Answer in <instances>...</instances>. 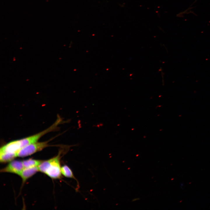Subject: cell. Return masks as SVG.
<instances>
[{
  "label": "cell",
  "instance_id": "cell-8",
  "mask_svg": "<svg viewBox=\"0 0 210 210\" xmlns=\"http://www.w3.org/2000/svg\"><path fill=\"white\" fill-rule=\"evenodd\" d=\"M138 199H138H138H137V198L134 199V200H133V201H136V200H138Z\"/></svg>",
  "mask_w": 210,
  "mask_h": 210
},
{
  "label": "cell",
  "instance_id": "cell-4",
  "mask_svg": "<svg viewBox=\"0 0 210 210\" xmlns=\"http://www.w3.org/2000/svg\"><path fill=\"white\" fill-rule=\"evenodd\" d=\"M24 168L22 161L13 160L1 169L0 172L13 173L19 176Z\"/></svg>",
  "mask_w": 210,
  "mask_h": 210
},
{
  "label": "cell",
  "instance_id": "cell-5",
  "mask_svg": "<svg viewBox=\"0 0 210 210\" xmlns=\"http://www.w3.org/2000/svg\"><path fill=\"white\" fill-rule=\"evenodd\" d=\"M39 172L38 167L24 168L19 175L24 183L29 178Z\"/></svg>",
  "mask_w": 210,
  "mask_h": 210
},
{
  "label": "cell",
  "instance_id": "cell-2",
  "mask_svg": "<svg viewBox=\"0 0 210 210\" xmlns=\"http://www.w3.org/2000/svg\"><path fill=\"white\" fill-rule=\"evenodd\" d=\"M61 120L58 118L50 126L39 133L22 139L12 141L13 146L17 151H19L24 147L37 142L42 136L46 134L55 130L60 123Z\"/></svg>",
  "mask_w": 210,
  "mask_h": 210
},
{
  "label": "cell",
  "instance_id": "cell-6",
  "mask_svg": "<svg viewBox=\"0 0 210 210\" xmlns=\"http://www.w3.org/2000/svg\"><path fill=\"white\" fill-rule=\"evenodd\" d=\"M43 160L29 158L22 161L24 168L38 167Z\"/></svg>",
  "mask_w": 210,
  "mask_h": 210
},
{
  "label": "cell",
  "instance_id": "cell-1",
  "mask_svg": "<svg viewBox=\"0 0 210 210\" xmlns=\"http://www.w3.org/2000/svg\"><path fill=\"white\" fill-rule=\"evenodd\" d=\"M60 150L56 156L43 161L38 166L39 171L52 179H60L62 177L60 160L62 156Z\"/></svg>",
  "mask_w": 210,
  "mask_h": 210
},
{
  "label": "cell",
  "instance_id": "cell-7",
  "mask_svg": "<svg viewBox=\"0 0 210 210\" xmlns=\"http://www.w3.org/2000/svg\"><path fill=\"white\" fill-rule=\"evenodd\" d=\"M61 172L62 174L64 176L74 179L78 182H78L75 177L72 170L68 166L64 165L62 166Z\"/></svg>",
  "mask_w": 210,
  "mask_h": 210
},
{
  "label": "cell",
  "instance_id": "cell-3",
  "mask_svg": "<svg viewBox=\"0 0 210 210\" xmlns=\"http://www.w3.org/2000/svg\"><path fill=\"white\" fill-rule=\"evenodd\" d=\"M49 141L37 142L28 145L20 150L16 154L17 157L24 158L40 151L49 146Z\"/></svg>",
  "mask_w": 210,
  "mask_h": 210
}]
</instances>
